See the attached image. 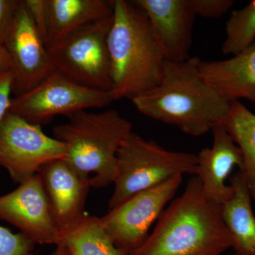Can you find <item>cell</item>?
I'll use <instances>...</instances> for the list:
<instances>
[{
	"instance_id": "obj_1",
	"label": "cell",
	"mask_w": 255,
	"mask_h": 255,
	"mask_svg": "<svg viewBox=\"0 0 255 255\" xmlns=\"http://www.w3.org/2000/svg\"><path fill=\"white\" fill-rule=\"evenodd\" d=\"M201 61L197 57L177 63L167 60L160 81L132 99L134 107L146 117L191 136L212 130L227 115L231 103L201 77Z\"/></svg>"
},
{
	"instance_id": "obj_2",
	"label": "cell",
	"mask_w": 255,
	"mask_h": 255,
	"mask_svg": "<svg viewBox=\"0 0 255 255\" xmlns=\"http://www.w3.org/2000/svg\"><path fill=\"white\" fill-rule=\"evenodd\" d=\"M231 245L221 206L206 197L200 179L193 176L143 244L130 255H223Z\"/></svg>"
},
{
	"instance_id": "obj_3",
	"label": "cell",
	"mask_w": 255,
	"mask_h": 255,
	"mask_svg": "<svg viewBox=\"0 0 255 255\" xmlns=\"http://www.w3.org/2000/svg\"><path fill=\"white\" fill-rule=\"evenodd\" d=\"M108 36L113 101L128 99L155 87L167 61L145 11L132 1L114 0Z\"/></svg>"
},
{
	"instance_id": "obj_4",
	"label": "cell",
	"mask_w": 255,
	"mask_h": 255,
	"mask_svg": "<svg viewBox=\"0 0 255 255\" xmlns=\"http://www.w3.org/2000/svg\"><path fill=\"white\" fill-rule=\"evenodd\" d=\"M67 123L53 128V137L66 147L65 160L83 173L95 174L91 187L114 183L117 155L131 133L132 124L115 110L93 113L81 110L68 116Z\"/></svg>"
},
{
	"instance_id": "obj_5",
	"label": "cell",
	"mask_w": 255,
	"mask_h": 255,
	"mask_svg": "<svg viewBox=\"0 0 255 255\" xmlns=\"http://www.w3.org/2000/svg\"><path fill=\"white\" fill-rule=\"evenodd\" d=\"M197 156L190 152L164 149L152 140L132 132L117 155L114 191L109 201L110 210L118 207L137 193L168 180L174 176H196Z\"/></svg>"
},
{
	"instance_id": "obj_6",
	"label": "cell",
	"mask_w": 255,
	"mask_h": 255,
	"mask_svg": "<svg viewBox=\"0 0 255 255\" xmlns=\"http://www.w3.org/2000/svg\"><path fill=\"white\" fill-rule=\"evenodd\" d=\"M112 22L113 15L97 20L48 47L55 70L79 85L110 92L108 36Z\"/></svg>"
},
{
	"instance_id": "obj_7",
	"label": "cell",
	"mask_w": 255,
	"mask_h": 255,
	"mask_svg": "<svg viewBox=\"0 0 255 255\" xmlns=\"http://www.w3.org/2000/svg\"><path fill=\"white\" fill-rule=\"evenodd\" d=\"M112 102L110 92L79 85L55 70L34 88L11 99L9 112L41 126L58 115L90 108H103Z\"/></svg>"
},
{
	"instance_id": "obj_8",
	"label": "cell",
	"mask_w": 255,
	"mask_h": 255,
	"mask_svg": "<svg viewBox=\"0 0 255 255\" xmlns=\"http://www.w3.org/2000/svg\"><path fill=\"white\" fill-rule=\"evenodd\" d=\"M63 142L47 135L41 126L7 112L0 123V166L19 184L48 162L66 158Z\"/></svg>"
},
{
	"instance_id": "obj_9",
	"label": "cell",
	"mask_w": 255,
	"mask_h": 255,
	"mask_svg": "<svg viewBox=\"0 0 255 255\" xmlns=\"http://www.w3.org/2000/svg\"><path fill=\"white\" fill-rule=\"evenodd\" d=\"M182 181L183 176H174L137 193L101 218L116 246L129 255L137 251L148 237L151 226L173 199Z\"/></svg>"
},
{
	"instance_id": "obj_10",
	"label": "cell",
	"mask_w": 255,
	"mask_h": 255,
	"mask_svg": "<svg viewBox=\"0 0 255 255\" xmlns=\"http://www.w3.org/2000/svg\"><path fill=\"white\" fill-rule=\"evenodd\" d=\"M3 48L11 63L14 97L34 88L55 70L48 47L36 29L24 0L20 3Z\"/></svg>"
},
{
	"instance_id": "obj_11",
	"label": "cell",
	"mask_w": 255,
	"mask_h": 255,
	"mask_svg": "<svg viewBox=\"0 0 255 255\" xmlns=\"http://www.w3.org/2000/svg\"><path fill=\"white\" fill-rule=\"evenodd\" d=\"M0 219L17 228L35 245L57 246L59 243L60 231L38 174L0 196Z\"/></svg>"
},
{
	"instance_id": "obj_12",
	"label": "cell",
	"mask_w": 255,
	"mask_h": 255,
	"mask_svg": "<svg viewBox=\"0 0 255 255\" xmlns=\"http://www.w3.org/2000/svg\"><path fill=\"white\" fill-rule=\"evenodd\" d=\"M60 233L80 222L91 187L90 174L73 167L65 159H56L42 166L38 173Z\"/></svg>"
},
{
	"instance_id": "obj_13",
	"label": "cell",
	"mask_w": 255,
	"mask_h": 255,
	"mask_svg": "<svg viewBox=\"0 0 255 255\" xmlns=\"http://www.w3.org/2000/svg\"><path fill=\"white\" fill-rule=\"evenodd\" d=\"M145 11L166 59L182 62L190 58L195 13L191 0H132Z\"/></svg>"
},
{
	"instance_id": "obj_14",
	"label": "cell",
	"mask_w": 255,
	"mask_h": 255,
	"mask_svg": "<svg viewBox=\"0 0 255 255\" xmlns=\"http://www.w3.org/2000/svg\"><path fill=\"white\" fill-rule=\"evenodd\" d=\"M214 141L211 147L203 148L198 153L197 174L204 195L209 200L222 206L233 195V188L226 184L233 169L243 168L241 149L222 126L212 130Z\"/></svg>"
},
{
	"instance_id": "obj_15",
	"label": "cell",
	"mask_w": 255,
	"mask_h": 255,
	"mask_svg": "<svg viewBox=\"0 0 255 255\" xmlns=\"http://www.w3.org/2000/svg\"><path fill=\"white\" fill-rule=\"evenodd\" d=\"M201 77L230 103L241 100L255 106V41L226 60H201Z\"/></svg>"
},
{
	"instance_id": "obj_16",
	"label": "cell",
	"mask_w": 255,
	"mask_h": 255,
	"mask_svg": "<svg viewBox=\"0 0 255 255\" xmlns=\"http://www.w3.org/2000/svg\"><path fill=\"white\" fill-rule=\"evenodd\" d=\"M233 195L221 206V216L236 255H255V215L253 196L241 172L230 179Z\"/></svg>"
},
{
	"instance_id": "obj_17",
	"label": "cell",
	"mask_w": 255,
	"mask_h": 255,
	"mask_svg": "<svg viewBox=\"0 0 255 255\" xmlns=\"http://www.w3.org/2000/svg\"><path fill=\"white\" fill-rule=\"evenodd\" d=\"M113 6L114 0H48V48L85 25L112 16Z\"/></svg>"
},
{
	"instance_id": "obj_18",
	"label": "cell",
	"mask_w": 255,
	"mask_h": 255,
	"mask_svg": "<svg viewBox=\"0 0 255 255\" xmlns=\"http://www.w3.org/2000/svg\"><path fill=\"white\" fill-rule=\"evenodd\" d=\"M67 255H130L116 246L101 218L85 216L76 225L60 233Z\"/></svg>"
},
{
	"instance_id": "obj_19",
	"label": "cell",
	"mask_w": 255,
	"mask_h": 255,
	"mask_svg": "<svg viewBox=\"0 0 255 255\" xmlns=\"http://www.w3.org/2000/svg\"><path fill=\"white\" fill-rule=\"evenodd\" d=\"M222 126L243 154V168L248 187L255 200V114L240 101L231 104L229 112L221 121Z\"/></svg>"
},
{
	"instance_id": "obj_20",
	"label": "cell",
	"mask_w": 255,
	"mask_h": 255,
	"mask_svg": "<svg viewBox=\"0 0 255 255\" xmlns=\"http://www.w3.org/2000/svg\"><path fill=\"white\" fill-rule=\"evenodd\" d=\"M255 41V0L233 10L226 25V38L221 47L225 55H235Z\"/></svg>"
},
{
	"instance_id": "obj_21",
	"label": "cell",
	"mask_w": 255,
	"mask_h": 255,
	"mask_svg": "<svg viewBox=\"0 0 255 255\" xmlns=\"http://www.w3.org/2000/svg\"><path fill=\"white\" fill-rule=\"evenodd\" d=\"M34 246L21 233H13L0 226V255H29Z\"/></svg>"
},
{
	"instance_id": "obj_22",
	"label": "cell",
	"mask_w": 255,
	"mask_h": 255,
	"mask_svg": "<svg viewBox=\"0 0 255 255\" xmlns=\"http://www.w3.org/2000/svg\"><path fill=\"white\" fill-rule=\"evenodd\" d=\"M36 29L48 47L49 14L48 0H24Z\"/></svg>"
},
{
	"instance_id": "obj_23",
	"label": "cell",
	"mask_w": 255,
	"mask_h": 255,
	"mask_svg": "<svg viewBox=\"0 0 255 255\" xmlns=\"http://www.w3.org/2000/svg\"><path fill=\"white\" fill-rule=\"evenodd\" d=\"M196 16L217 18L228 12L235 4L233 0H191Z\"/></svg>"
},
{
	"instance_id": "obj_24",
	"label": "cell",
	"mask_w": 255,
	"mask_h": 255,
	"mask_svg": "<svg viewBox=\"0 0 255 255\" xmlns=\"http://www.w3.org/2000/svg\"><path fill=\"white\" fill-rule=\"evenodd\" d=\"M20 3V0H0V46L3 47Z\"/></svg>"
},
{
	"instance_id": "obj_25",
	"label": "cell",
	"mask_w": 255,
	"mask_h": 255,
	"mask_svg": "<svg viewBox=\"0 0 255 255\" xmlns=\"http://www.w3.org/2000/svg\"><path fill=\"white\" fill-rule=\"evenodd\" d=\"M13 75L11 71L0 75V123L9 112L12 93Z\"/></svg>"
},
{
	"instance_id": "obj_26",
	"label": "cell",
	"mask_w": 255,
	"mask_h": 255,
	"mask_svg": "<svg viewBox=\"0 0 255 255\" xmlns=\"http://www.w3.org/2000/svg\"><path fill=\"white\" fill-rule=\"evenodd\" d=\"M11 72V63L6 50L2 46H0V75Z\"/></svg>"
},
{
	"instance_id": "obj_27",
	"label": "cell",
	"mask_w": 255,
	"mask_h": 255,
	"mask_svg": "<svg viewBox=\"0 0 255 255\" xmlns=\"http://www.w3.org/2000/svg\"><path fill=\"white\" fill-rule=\"evenodd\" d=\"M29 255H36L31 253ZM49 255H67L65 253V250H64L63 247L61 245H57L56 248L53 253H50Z\"/></svg>"
},
{
	"instance_id": "obj_28",
	"label": "cell",
	"mask_w": 255,
	"mask_h": 255,
	"mask_svg": "<svg viewBox=\"0 0 255 255\" xmlns=\"http://www.w3.org/2000/svg\"><path fill=\"white\" fill-rule=\"evenodd\" d=\"M236 255L233 254V255Z\"/></svg>"
}]
</instances>
